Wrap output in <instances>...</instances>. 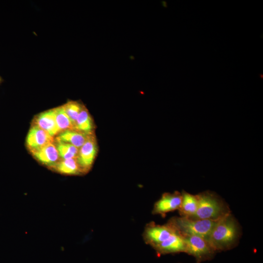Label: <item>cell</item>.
<instances>
[{"label":"cell","mask_w":263,"mask_h":263,"mask_svg":"<svg viewBox=\"0 0 263 263\" xmlns=\"http://www.w3.org/2000/svg\"><path fill=\"white\" fill-rule=\"evenodd\" d=\"M240 234L238 223L229 213L217 221L207 241L215 251L225 250L235 245Z\"/></svg>","instance_id":"1"},{"label":"cell","mask_w":263,"mask_h":263,"mask_svg":"<svg viewBox=\"0 0 263 263\" xmlns=\"http://www.w3.org/2000/svg\"><path fill=\"white\" fill-rule=\"evenodd\" d=\"M196 196L197 209L190 218L217 221L230 213L225 204L214 194L205 192Z\"/></svg>","instance_id":"2"},{"label":"cell","mask_w":263,"mask_h":263,"mask_svg":"<svg viewBox=\"0 0 263 263\" xmlns=\"http://www.w3.org/2000/svg\"><path fill=\"white\" fill-rule=\"evenodd\" d=\"M217 221L194 219L181 216L172 217L168 223L183 236L196 235L207 240Z\"/></svg>","instance_id":"3"},{"label":"cell","mask_w":263,"mask_h":263,"mask_svg":"<svg viewBox=\"0 0 263 263\" xmlns=\"http://www.w3.org/2000/svg\"><path fill=\"white\" fill-rule=\"evenodd\" d=\"M185 243L186 252L194 257L200 262L210 260L215 251L205 238L196 235L183 236Z\"/></svg>","instance_id":"4"},{"label":"cell","mask_w":263,"mask_h":263,"mask_svg":"<svg viewBox=\"0 0 263 263\" xmlns=\"http://www.w3.org/2000/svg\"><path fill=\"white\" fill-rule=\"evenodd\" d=\"M176 231L168 223L164 225H159L150 222L145 228L143 239L147 244L154 248L168 239Z\"/></svg>","instance_id":"5"},{"label":"cell","mask_w":263,"mask_h":263,"mask_svg":"<svg viewBox=\"0 0 263 263\" xmlns=\"http://www.w3.org/2000/svg\"><path fill=\"white\" fill-rule=\"evenodd\" d=\"M97 152L96 140L91 134L79 149L76 157L81 173L87 172L92 167Z\"/></svg>","instance_id":"6"},{"label":"cell","mask_w":263,"mask_h":263,"mask_svg":"<svg viewBox=\"0 0 263 263\" xmlns=\"http://www.w3.org/2000/svg\"><path fill=\"white\" fill-rule=\"evenodd\" d=\"M182 201V194L178 192L166 193L154 204L152 213L163 215L166 213L178 210Z\"/></svg>","instance_id":"7"},{"label":"cell","mask_w":263,"mask_h":263,"mask_svg":"<svg viewBox=\"0 0 263 263\" xmlns=\"http://www.w3.org/2000/svg\"><path fill=\"white\" fill-rule=\"evenodd\" d=\"M153 249L159 255L185 252L184 238L182 235L176 231L168 239Z\"/></svg>","instance_id":"8"},{"label":"cell","mask_w":263,"mask_h":263,"mask_svg":"<svg viewBox=\"0 0 263 263\" xmlns=\"http://www.w3.org/2000/svg\"><path fill=\"white\" fill-rule=\"evenodd\" d=\"M53 142V137L38 127L34 125L27 134L26 143L30 151Z\"/></svg>","instance_id":"9"},{"label":"cell","mask_w":263,"mask_h":263,"mask_svg":"<svg viewBox=\"0 0 263 263\" xmlns=\"http://www.w3.org/2000/svg\"><path fill=\"white\" fill-rule=\"evenodd\" d=\"M31 151L38 161L46 166L53 167L59 161V156L53 142Z\"/></svg>","instance_id":"10"},{"label":"cell","mask_w":263,"mask_h":263,"mask_svg":"<svg viewBox=\"0 0 263 263\" xmlns=\"http://www.w3.org/2000/svg\"><path fill=\"white\" fill-rule=\"evenodd\" d=\"M34 125L45 131L53 137L59 133L55 119L54 109L38 115L35 118Z\"/></svg>","instance_id":"11"},{"label":"cell","mask_w":263,"mask_h":263,"mask_svg":"<svg viewBox=\"0 0 263 263\" xmlns=\"http://www.w3.org/2000/svg\"><path fill=\"white\" fill-rule=\"evenodd\" d=\"M90 134L75 129L68 130L59 133L56 137V141L71 144L79 149Z\"/></svg>","instance_id":"12"},{"label":"cell","mask_w":263,"mask_h":263,"mask_svg":"<svg viewBox=\"0 0 263 263\" xmlns=\"http://www.w3.org/2000/svg\"><path fill=\"white\" fill-rule=\"evenodd\" d=\"M182 201L178 209L181 216L190 218L195 213L198 207V200L196 195L183 191Z\"/></svg>","instance_id":"13"},{"label":"cell","mask_w":263,"mask_h":263,"mask_svg":"<svg viewBox=\"0 0 263 263\" xmlns=\"http://www.w3.org/2000/svg\"><path fill=\"white\" fill-rule=\"evenodd\" d=\"M52 168L61 174L75 175L81 173L76 158L61 159Z\"/></svg>","instance_id":"14"},{"label":"cell","mask_w":263,"mask_h":263,"mask_svg":"<svg viewBox=\"0 0 263 263\" xmlns=\"http://www.w3.org/2000/svg\"><path fill=\"white\" fill-rule=\"evenodd\" d=\"M93 123L88 111L83 106L75 124V129L87 134H92Z\"/></svg>","instance_id":"15"},{"label":"cell","mask_w":263,"mask_h":263,"mask_svg":"<svg viewBox=\"0 0 263 263\" xmlns=\"http://www.w3.org/2000/svg\"><path fill=\"white\" fill-rule=\"evenodd\" d=\"M54 111L55 119L59 133L68 130H75L63 106L55 108Z\"/></svg>","instance_id":"16"},{"label":"cell","mask_w":263,"mask_h":263,"mask_svg":"<svg viewBox=\"0 0 263 263\" xmlns=\"http://www.w3.org/2000/svg\"><path fill=\"white\" fill-rule=\"evenodd\" d=\"M56 145L59 157L62 159L77 157L79 149L74 146L62 142L56 141Z\"/></svg>","instance_id":"17"},{"label":"cell","mask_w":263,"mask_h":263,"mask_svg":"<svg viewBox=\"0 0 263 263\" xmlns=\"http://www.w3.org/2000/svg\"><path fill=\"white\" fill-rule=\"evenodd\" d=\"M63 107L75 129L76 118L83 105L76 101H70L63 105Z\"/></svg>","instance_id":"18"},{"label":"cell","mask_w":263,"mask_h":263,"mask_svg":"<svg viewBox=\"0 0 263 263\" xmlns=\"http://www.w3.org/2000/svg\"><path fill=\"white\" fill-rule=\"evenodd\" d=\"M259 75H260V77L261 78V77H262V78H263V75L262 74H260Z\"/></svg>","instance_id":"19"},{"label":"cell","mask_w":263,"mask_h":263,"mask_svg":"<svg viewBox=\"0 0 263 263\" xmlns=\"http://www.w3.org/2000/svg\"><path fill=\"white\" fill-rule=\"evenodd\" d=\"M1 78L0 77V82L1 81Z\"/></svg>","instance_id":"20"}]
</instances>
